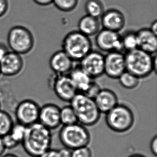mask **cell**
Returning a JSON list of instances; mask_svg holds the SVG:
<instances>
[{
  "label": "cell",
  "mask_w": 157,
  "mask_h": 157,
  "mask_svg": "<svg viewBox=\"0 0 157 157\" xmlns=\"http://www.w3.org/2000/svg\"><path fill=\"white\" fill-rule=\"evenodd\" d=\"M15 122L11 115L6 111L0 109V136L6 135L10 131Z\"/></svg>",
  "instance_id": "cell-25"
},
{
  "label": "cell",
  "mask_w": 157,
  "mask_h": 157,
  "mask_svg": "<svg viewBox=\"0 0 157 157\" xmlns=\"http://www.w3.org/2000/svg\"><path fill=\"white\" fill-rule=\"evenodd\" d=\"M55 7L63 12H71L76 8L78 0H53Z\"/></svg>",
  "instance_id": "cell-26"
},
{
  "label": "cell",
  "mask_w": 157,
  "mask_h": 157,
  "mask_svg": "<svg viewBox=\"0 0 157 157\" xmlns=\"http://www.w3.org/2000/svg\"><path fill=\"white\" fill-rule=\"evenodd\" d=\"M124 55L126 70L138 78H146L157 72L156 54L152 55L137 48Z\"/></svg>",
  "instance_id": "cell-2"
},
{
  "label": "cell",
  "mask_w": 157,
  "mask_h": 157,
  "mask_svg": "<svg viewBox=\"0 0 157 157\" xmlns=\"http://www.w3.org/2000/svg\"><path fill=\"white\" fill-rule=\"evenodd\" d=\"M147 157L145 155H141V154H134L132 155H130L129 157Z\"/></svg>",
  "instance_id": "cell-40"
},
{
  "label": "cell",
  "mask_w": 157,
  "mask_h": 157,
  "mask_svg": "<svg viewBox=\"0 0 157 157\" xmlns=\"http://www.w3.org/2000/svg\"><path fill=\"white\" fill-rule=\"evenodd\" d=\"M60 108L56 104L48 103L40 107L38 122L51 130H55L61 124Z\"/></svg>",
  "instance_id": "cell-14"
},
{
  "label": "cell",
  "mask_w": 157,
  "mask_h": 157,
  "mask_svg": "<svg viewBox=\"0 0 157 157\" xmlns=\"http://www.w3.org/2000/svg\"><path fill=\"white\" fill-rule=\"evenodd\" d=\"M7 42L11 51L23 55L32 51L34 47V37L31 31L25 26H14L9 31Z\"/></svg>",
  "instance_id": "cell-7"
},
{
  "label": "cell",
  "mask_w": 157,
  "mask_h": 157,
  "mask_svg": "<svg viewBox=\"0 0 157 157\" xmlns=\"http://www.w3.org/2000/svg\"><path fill=\"white\" fill-rule=\"evenodd\" d=\"M101 89V88L100 87V85H99L98 83L93 80L87 91L83 93L87 96L88 97L94 99V98L96 97Z\"/></svg>",
  "instance_id": "cell-30"
},
{
  "label": "cell",
  "mask_w": 157,
  "mask_h": 157,
  "mask_svg": "<svg viewBox=\"0 0 157 157\" xmlns=\"http://www.w3.org/2000/svg\"><path fill=\"white\" fill-rule=\"evenodd\" d=\"M105 114L107 127L117 133L122 134L129 131L135 123L133 111L125 104L118 103Z\"/></svg>",
  "instance_id": "cell-6"
},
{
  "label": "cell",
  "mask_w": 157,
  "mask_h": 157,
  "mask_svg": "<svg viewBox=\"0 0 157 157\" xmlns=\"http://www.w3.org/2000/svg\"><path fill=\"white\" fill-rule=\"evenodd\" d=\"M59 138L63 146L71 150L88 146L91 142L89 131L79 123L63 126L59 130Z\"/></svg>",
  "instance_id": "cell-5"
},
{
  "label": "cell",
  "mask_w": 157,
  "mask_h": 157,
  "mask_svg": "<svg viewBox=\"0 0 157 157\" xmlns=\"http://www.w3.org/2000/svg\"><path fill=\"white\" fill-rule=\"evenodd\" d=\"M94 100L101 114H106L119 103L116 93L107 88H101Z\"/></svg>",
  "instance_id": "cell-17"
},
{
  "label": "cell",
  "mask_w": 157,
  "mask_h": 157,
  "mask_svg": "<svg viewBox=\"0 0 157 157\" xmlns=\"http://www.w3.org/2000/svg\"><path fill=\"white\" fill-rule=\"evenodd\" d=\"M59 118L61 124L63 126L78 123L76 114L70 105L65 106L60 108Z\"/></svg>",
  "instance_id": "cell-24"
},
{
  "label": "cell",
  "mask_w": 157,
  "mask_h": 157,
  "mask_svg": "<svg viewBox=\"0 0 157 157\" xmlns=\"http://www.w3.org/2000/svg\"><path fill=\"white\" fill-rule=\"evenodd\" d=\"M105 55L98 51L92 50L79 62V66L92 79L104 74Z\"/></svg>",
  "instance_id": "cell-11"
},
{
  "label": "cell",
  "mask_w": 157,
  "mask_h": 157,
  "mask_svg": "<svg viewBox=\"0 0 157 157\" xmlns=\"http://www.w3.org/2000/svg\"><path fill=\"white\" fill-rule=\"evenodd\" d=\"M101 26L99 18L88 15L81 17L78 23L79 31L89 37L96 36L101 29Z\"/></svg>",
  "instance_id": "cell-20"
},
{
  "label": "cell",
  "mask_w": 157,
  "mask_h": 157,
  "mask_svg": "<svg viewBox=\"0 0 157 157\" xmlns=\"http://www.w3.org/2000/svg\"><path fill=\"white\" fill-rule=\"evenodd\" d=\"M40 108L38 103L31 99L20 101L14 111L16 122L25 127L38 122Z\"/></svg>",
  "instance_id": "cell-9"
},
{
  "label": "cell",
  "mask_w": 157,
  "mask_h": 157,
  "mask_svg": "<svg viewBox=\"0 0 157 157\" xmlns=\"http://www.w3.org/2000/svg\"><path fill=\"white\" fill-rule=\"evenodd\" d=\"M96 46L100 51L108 53L123 50L121 34L102 28L97 34L95 38Z\"/></svg>",
  "instance_id": "cell-10"
},
{
  "label": "cell",
  "mask_w": 157,
  "mask_h": 157,
  "mask_svg": "<svg viewBox=\"0 0 157 157\" xmlns=\"http://www.w3.org/2000/svg\"><path fill=\"white\" fill-rule=\"evenodd\" d=\"M150 149L153 155L157 156V137L155 136L151 140L150 143Z\"/></svg>",
  "instance_id": "cell-34"
},
{
  "label": "cell",
  "mask_w": 157,
  "mask_h": 157,
  "mask_svg": "<svg viewBox=\"0 0 157 157\" xmlns=\"http://www.w3.org/2000/svg\"><path fill=\"white\" fill-rule=\"evenodd\" d=\"M0 109H1V101H0Z\"/></svg>",
  "instance_id": "cell-41"
},
{
  "label": "cell",
  "mask_w": 157,
  "mask_h": 157,
  "mask_svg": "<svg viewBox=\"0 0 157 157\" xmlns=\"http://www.w3.org/2000/svg\"><path fill=\"white\" fill-rule=\"evenodd\" d=\"M71 151L70 149H68L66 147H62L58 150L59 157H71Z\"/></svg>",
  "instance_id": "cell-33"
},
{
  "label": "cell",
  "mask_w": 157,
  "mask_h": 157,
  "mask_svg": "<svg viewBox=\"0 0 157 157\" xmlns=\"http://www.w3.org/2000/svg\"><path fill=\"white\" fill-rule=\"evenodd\" d=\"M125 70V55L122 52H110L105 55L104 74L108 78L118 79Z\"/></svg>",
  "instance_id": "cell-12"
},
{
  "label": "cell",
  "mask_w": 157,
  "mask_h": 157,
  "mask_svg": "<svg viewBox=\"0 0 157 157\" xmlns=\"http://www.w3.org/2000/svg\"><path fill=\"white\" fill-rule=\"evenodd\" d=\"M150 29L151 30V31L155 34H157V22L156 20L152 22V23L151 24V26Z\"/></svg>",
  "instance_id": "cell-38"
},
{
  "label": "cell",
  "mask_w": 157,
  "mask_h": 157,
  "mask_svg": "<svg viewBox=\"0 0 157 157\" xmlns=\"http://www.w3.org/2000/svg\"><path fill=\"white\" fill-rule=\"evenodd\" d=\"M26 129V127L21 124L16 122L13 124L9 134H10L14 140L19 143V144H21L25 134Z\"/></svg>",
  "instance_id": "cell-27"
},
{
  "label": "cell",
  "mask_w": 157,
  "mask_h": 157,
  "mask_svg": "<svg viewBox=\"0 0 157 157\" xmlns=\"http://www.w3.org/2000/svg\"><path fill=\"white\" fill-rule=\"evenodd\" d=\"M123 50L131 51L138 48V42L136 31L128 30L121 35Z\"/></svg>",
  "instance_id": "cell-22"
},
{
  "label": "cell",
  "mask_w": 157,
  "mask_h": 157,
  "mask_svg": "<svg viewBox=\"0 0 157 157\" xmlns=\"http://www.w3.org/2000/svg\"><path fill=\"white\" fill-rule=\"evenodd\" d=\"M48 86L59 99L70 102L78 91L68 74L54 73L48 80Z\"/></svg>",
  "instance_id": "cell-8"
},
{
  "label": "cell",
  "mask_w": 157,
  "mask_h": 157,
  "mask_svg": "<svg viewBox=\"0 0 157 157\" xmlns=\"http://www.w3.org/2000/svg\"><path fill=\"white\" fill-rule=\"evenodd\" d=\"M62 50L74 61L79 62L92 50V43L89 37L78 30L69 32L62 42Z\"/></svg>",
  "instance_id": "cell-4"
},
{
  "label": "cell",
  "mask_w": 157,
  "mask_h": 157,
  "mask_svg": "<svg viewBox=\"0 0 157 157\" xmlns=\"http://www.w3.org/2000/svg\"><path fill=\"white\" fill-rule=\"evenodd\" d=\"M74 62L68 54L61 50L53 53L49 59V65L54 73L67 75L74 67Z\"/></svg>",
  "instance_id": "cell-16"
},
{
  "label": "cell",
  "mask_w": 157,
  "mask_h": 157,
  "mask_svg": "<svg viewBox=\"0 0 157 157\" xmlns=\"http://www.w3.org/2000/svg\"><path fill=\"white\" fill-rule=\"evenodd\" d=\"M2 140L4 147L6 150H13L19 146V144L13 139L10 134H6V135L2 137Z\"/></svg>",
  "instance_id": "cell-29"
},
{
  "label": "cell",
  "mask_w": 157,
  "mask_h": 157,
  "mask_svg": "<svg viewBox=\"0 0 157 157\" xmlns=\"http://www.w3.org/2000/svg\"><path fill=\"white\" fill-rule=\"evenodd\" d=\"M52 134L39 122L26 127L21 144L26 153L31 157H39L51 149Z\"/></svg>",
  "instance_id": "cell-1"
},
{
  "label": "cell",
  "mask_w": 157,
  "mask_h": 157,
  "mask_svg": "<svg viewBox=\"0 0 157 157\" xmlns=\"http://www.w3.org/2000/svg\"><path fill=\"white\" fill-rule=\"evenodd\" d=\"M70 103L76 114L78 123L87 127L96 125L99 121L101 113L93 99L78 92Z\"/></svg>",
  "instance_id": "cell-3"
},
{
  "label": "cell",
  "mask_w": 157,
  "mask_h": 157,
  "mask_svg": "<svg viewBox=\"0 0 157 157\" xmlns=\"http://www.w3.org/2000/svg\"><path fill=\"white\" fill-rule=\"evenodd\" d=\"M6 151V149L4 147L3 140H2V137L0 136V157L2 155H3Z\"/></svg>",
  "instance_id": "cell-37"
},
{
  "label": "cell",
  "mask_w": 157,
  "mask_h": 157,
  "mask_svg": "<svg viewBox=\"0 0 157 157\" xmlns=\"http://www.w3.org/2000/svg\"><path fill=\"white\" fill-rule=\"evenodd\" d=\"M36 4L40 6H48L52 4L53 0H33Z\"/></svg>",
  "instance_id": "cell-36"
},
{
  "label": "cell",
  "mask_w": 157,
  "mask_h": 157,
  "mask_svg": "<svg viewBox=\"0 0 157 157\" xmlns=\"http://www.w3.org/2000/svg\"><path fill=\"white\" fill-rule=\"evenodd\" d=\"M68 75L71 78L77 91L83 93L87 91L94 80L79 65L74 67Z\"/></svg>",
  "instance_id": "cell-19"
},
{
  "label": "cell",
  "mask_w": 157,
  "mask_h": 157,
  "mask_svg": "<svg viewBox=\"0 0 157 157\" xmlns=\"http://www.w3.org/2000/svg\"><path fill=\"white\" fill-rule=\"evenodd\" d=\"M140 78L131 73L125 70L122 74L118 78L120 84L124 88L132 90L138 87L140 83Z\"/></svg>",
  "instance_id": "cell-23"
},
{
  "label": "cell",
  "mask_w": 157,
  "mask_h": 157,
  "mask_svg": "<svg viewBox=\"0 0 157 157\" xmlns=\"http://www.w3.org/2000/svg\"><path fill=\"white\" fill-rule=\"evenodd\" d=\"M24 64L21 55L13 51H9L0 61L1 74L6 77L16 76L23 70Z\"/></svg>",
  "instance_id": "cell-13"
},
{
  "label": "cell",
  "mask_w": 157,
  "mask_h": 157,
  "mask_svg": "<svg viewBox=\"0 0 157 157\" xmlns=\"http://www.w3.org/2000/svg\"><path fill=\"white\" fill-rule=\"evenodd\" d=\"M8 48L3 42H0V61L5 57L9 52Z\"/></svg>",
  "instance_id": "cell-35"
},
{
  "label": "cell",
  "mask_w": 157,
  "mask_h": 157,
  "mask_svg": "<svg viewBox=\"0 0 157 157\" xmlns=\"http://www.w3.org/2000/svg\"><path fill=\"white\" fill-rule=\"evenodd\" d=\"M99 19L103 29L115 32H120L125 25L124 15L117 9H109L105 11Z\"/></svg>",
  "instance_id": "cell-15"
},
{
  "label": "cell",
  "mask_w": 157,
  "mask_h": 157,
  "mask_svg": "<svg viewBox=\"0 0 157 157\" xmlns=\"http://www.w3.org/2000/svg\"><path fill=\"white\" fill-rule=\"evenodd\" d=\"M1 157H19L18 155H15V154H13V153H6V154H5L4 153L3 155H2V156Z\"/></svg>",
  "instance_id": "cell-39"
},
{
  "label": "cell",
  "mask_w": 157,
  "mask_h": 157,
  "mask_svg": "<svg viewBox=\"0 0 157 157\" xmlns=\"http://www.w3.org/2000/svg\"><path fill=\"white\" fill-rule=\"evenodd\" d=\"M86 15L100 18L104 13V5L101 0H87L85 4Z\"/></svg>",
  "instance_id": "cell-21"
},
{
  "label": "cell",
  "mask_w": 157,
  "mask_h": 157,
  "mask_svg": "<svg viewBox=\"0 0 157 157\" xmlns=\"http://www.w3.org/2000/svg\"><path fill=\"white\" fill-rule=\"evenodd\" d=\"M138 48L152 55L156 54L157 50V34L149 28H142L136 31Z\"/></svg>",
  "instance_id": "cell-18"
},
{
  "label": "cell",
  "mask_w": 157,
  "mask_h": 157,
  "mask_svg": "<svg viewBox=\"0 0 157 157\" xmlns=\"http://www.w3.org/2000/svg\"><path fill=\"white\" fill-rule=\"evenodd\" d=\"M8 0H0V18L6 14L8 10Z\"/></svg>",
  "instance_id": "cell-31"
},
{
  "label": "cell",
  "mask_w": 157,
  "mask_h": 157,
  "mask_svg": "<svg viewBox=\"0 0 157 157\" xmlns=\"http://www.w3.org/2000/svg\"><path fill=\"white\" fill-rule=\"evenodd\" d=\"M71 157H92V152L88 146L72 150Z\"/></svg>",
  "instance_id": "cell-28"
},
{
  "label": "cell",
  "mask_w": 157,
  "mask_h": 157,
  "mask_svg": "<svg viewBox=\"0 0 157 157\" xmlns=\"http://www.w3.org/2000/svg\"><path fill=\"white\" fill-rule=\"evenodd\" d=\"M1 75V72H0V75Z\"/></svg>",
  "instance_id": "cell-42"
},
{
  "label": "cell",
  "mask_w": 157,
  "mask_h": 157,
  "mask_svg": "<svg viewBox=\"0 0 157 157\" xmlns=\"http://www.w3.org/2000/svg\"><path fill=\"white\" fill-rule=\"evenodd\" d=\"M39 157H59V155L58 150L52 149L51 148L45 151L44 153L41 155Z\"/></svg>",
  "instance_id": "cell-32"
}]
</instances>
